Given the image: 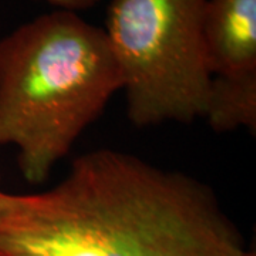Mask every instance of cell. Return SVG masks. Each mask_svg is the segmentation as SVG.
Returning a JSON list of instances; mask_svg holds the SVG:
<instances>
[{
    "label": "cell",
    "mask_w": 256,
    "mask_h": 256,
    "mask_svg": "<svg viewBox=\"0 0 256 256\" xmlns=\"http://www.w3.org/2000/svg\"><path fill=\"white\" fill-rule=\"evenodd\" d=\"M204 33L212 78L256 84V0H206Z\"/></svg>",
    "instance_id": "obj_4"
},
{
    "label": "cell",
    "mask_w": 256,
    "mask_h": 256,
    "mask_svg": "<svg viewBox=\"0 0 256 256\" xmlns=\"http://www.w3.org/2000/svg\"><path fill=\"white\" fill-rule=\"evenodd\" d=\"M0 256L255 254L206 184L101 148L47 191H0Z\"/></svg>",
    "instance_id": "obj_1"
},
{
    "label": "cell",
    "mask_w": 256,
    "mask_h": 256,
    "mask_svg": "<svg viewBox=\"0 0 256 256\" xmlns=\"http://www.w3.org/2000/svg\"><path fill=\"white\" fill-rule=\"evenodd\" d=\"M36 2H43L48 6L54 8V10H67V12L80 13L94 8L100 0H36Z\"/></svg>",
    "instance_id": "obj_5"
},
{
    "label": "cell",
    "mask_w": 256,
    "mask_h": 256,
    "mask_svg": "<svg viewBox=\"0 0 256 256\" xmlns=\"http://www.w3.org/2000/svg\"><path fill=\"white\" fill-rule=\"evenodd\" d=\"M122 90L104 28L53 10L0 40V146L18 150L22 176L46 182Z\"/></svg>",
    "instance_id": "obj_2"
},
{
    "label": "cell",
    "mask_w": 256,
    "mask_h": 256,
    "mask_svg": "<svg viewBox=\"0 0 256 256\" xmlns=\"http://www.w3.org/2000/svg\"><path fill=\"white\" fill-rule=\"evenodd\" d=\"M205 6L206 0L111 2L104 30L136 127L204 118L212 82Z\"/></svg>",
    "instance_id": "obj_3"
}]
</instances>
